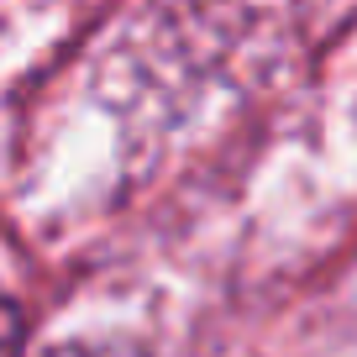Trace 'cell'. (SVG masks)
I'll return each instance as SVG.
<instances>
[{
    "instance_id": "cell-1",
    "label": "cell",
    "mask_w": 357,
    "mask_h": 357,
    "mask_svg": "<svg viewBox=\"0 0 357 357\" xmlns=\"http://www.w3.org/2000/svg\"><path fill=\"white\" fill-rule=\"evenodd\" d=\"M26 352V321L22 305L11 300V289L0 284V357H22Z\"/></svg>"
}]
</instances>
